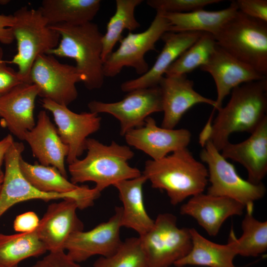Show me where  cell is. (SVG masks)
I'll list each match as a JSON object with an SVG mask.
<instances>
[{
    "label": "cell",
    "mask_w": 267,
    "mask_h": 267,
    "mask_svg": "<svg viewBox=\"0 0 267 267\" xmlns=\"http://www.w3.org/2000/svg\"><path fill=\"white\" fill-rule=\"evenodd\" d=\"M229 159L244 166L248 179L254 184L262 183L267 173V118L249 137L238 143H226L220 151Z\"/></svg>",
    "instance_id": "cell-22"
},
{
    "label": "cell",
    "mask_w": 267,
    "mask_h": 267,
    "mask_svg": "<svg viewBox=\"0 0 267 267\" xmlns=\"http://www.w3.org/2000/svg\"><path fill=\"white\" fill-rule=\"evenodd\" d=\"M31 267H84L71 259L64 251L49 252Z\"/></svg>",
    "instance_id": "cell-37"
},
{
    "label": "cell",
    "mask_w": 267,
    "mask_h": 267,
    "mask_svg": "<svg viewBox=\"0 0 267 267\" xmlns=\"http://www.w3.org/2000/svg\"><path fill=\"white\" fill-rule=\"evenodd\" d=\"M11 134H9L0 140V177L3 176L4 173L1 170V166L4 161L5 156L14 142Z\"/></svg>",
    "instance_id": "cell-40"
},
{
    "label": "cell",
    "mask_w": 267,
    "mask_h": 267,
    "mask_svg": "<svg viewBox=\"0 0 267 267\" xmlns=\"http://www.w3.org/2000/svg\"><path fill=\"white\" fill-rule=\"evenodd\" d=\"M87 154L68 166L71 181L74 184L87 181L95 183L101 192L110 185L142 175L137 168L129 165L134 152L127 145L113 141L105 145L98 140L88 138L86 142Z\"/></svg>",
    "instance_id": "cell-3"
},
{
    "label": "cell",
    "mask_w": 267,
    "mask_h": 267,
    "mask_svg": "<svg viewBox=\"0 0 267 267\" xmlns=\"http://www.w3.org/2000/svg\"><path fill=\"white\" fill-rule=\"evenodd\" d=\"M42 102L43 107L53 115L58 135L68 148V165L75 162L86 150L88 137L99 129L101 117L90 111L75 113L48 99H43Z\"/></svg>",
    "instance_id": "cell-14"
},
{
    "label": "cell",
    "mask_w": 267,
    "mask_h": 267,
    "mask_svg": "<svg viewBox=\"0 0 267 267\" xmlns=\"http://www.w3.org/2000/svg\"><path fill=\"white\" fill-rule=\"evenodd\" d=\"M60 35L58 45L46 54L73 59L78 71L84 76L85 87L92 90L104 83L102 38L98 25L92 22L73 26L66 24L49 25Z\"/></svg>",
    "instance_id": "cell-4"
},
{
    "label": "cell",
    "mask_w": 267,
    "mask_h": 267,
    "mask_svg": "<svg viewBox=\"0 0 267 267\" xmlns=\"http://www.w3.org/2000/svg\"><path fill=\"white\" fill-rule=\"evenodd\" d=\"M139 237L148 267H169L192 246L190 228L178 227L176 217L171 213L159 214L152 228Z\"/></svg>",
    "instance_id": "cell-8"
},
{
    "label": "cell",
    "mask_w": 267,
    "mask_h": 267,
    "mask_svg": "<svg viewBox=\"0 0 267 267\" xmlns=\"http://www.w3.org/2000/svg\"><path fill=\"white\" fill-rule=\"evenodd\" d=\"M78 206L71 199H62L50 204L36 229L37 233L49 252L65 251L69 237L83 230L84 224L77 215Z\"/></svg>",
    "instance_id": "cell-17"
},
{
    "label": "cell",
    "mask_w": 267,
    "mask_h": 267,
    "mask_svg": "<svg viewBox=\"0 0 267 267\" xmlns=\"http://www.w3.org/2000/svg\"><path fill=\"white\" fill-rule=\"evenodd\" d=\"M24 83L17 71L8 66L3 59V51L0 46V94Z\"/></svg>",
    "instance_id": "cell-36"
},
{
    "label": "cell",
    "mask_w": 267,
    "mask_h": 267,
    "mask_svg": "<svg viewBox=\"0 0 267 267\" xmlns=\"http://www.w3.org/2000/svg\"><path fill=\"white\" fill-rule=\"evenodd\" d=\"M241 222L242 235L237 238L231 229L228 238L237 255L257 257L267 250V222L260 221L253 216L254 207L245 208Z\"/></svg>",
    "instance_id": "cell-29"
},
{
    "label": "cell",
    "mask_w": 267,
    "mask_h": 267,
    "mask_svg": "<svg viewBox=\"0 0 267 267\" xmlns=\"http://www.w3.org/2000/svg\"><path fill=\"white\" fill-rule=\"evenodd\" d=\"M142 174L138 177L119 181L113 186L118 190L122 202V226L131 228L141 236L153 226L154 220L144 206L143 186L147 181Z\"/></svg>",
    "instance_id": "cell-24"
},
{
    "label": "cell",
    "mask_w": 267,
    "mask_h": 267,
    "mask_svg": "<svg viewBox=\"0 0 267 267\" xmlns=\"http://www.w3.org/2000/svg\"><path fill=\"white\" fill-rule=\"evenodd\" d=\"M24 150L22 142L14 141L5 156V172L0 191V218L16 204L34 199L47 202L71 199L80 210L93 205L98 193L94 188L87 185L79 186L66 193H46L36 188L24 178L20 169L19 159Z\"/></svg>",
    "instance_id": "cell-5"
},
{
    "label": "cell",
    "mask_w": 267,
    "mask_h": 267,
    "mask_svg": "<svg viewBox=\"0 0 267 267\" xmlns=\"http://www.w3.org/2000/svg\"><path fill=\"white\" fill-rule=\"evenodd\" d=\"M142 0H116V11L106 25V32L102 38L103 62L113 52L116 44L123 38L125 30L131 32L140 27L135 16V9Z\"/></svg>",
    "instance_id": "cell-30"
},
{
    "label": "cell",
    "mask_w": 267,
    "mask_h": 267,
    "mask_svg": "<svg viewBox=\"0 0 267 267\" xmlns=\"http://www.w3.org/2000/svg\"><path fill=\"white\" fill-rule=\"evenodd\" d=\"M267 78L236 87L226 106L218 110L207 140L220 152L232 134L254 132L267 118Z\"/></svg>",
    "instance_id": "cell-1"
},
{
    "label": "cell",
    "mask_w": 267,
    "mask_h": 267,
    "mask_svg": "<svg viewBox=\"0 0 267 267\" xmlns=\"http://www.w3.org/2000/svg\"><path fill=\"white\" fill-rule=\"evenodd\" d=\"M171 26L169 20L160 11L148 28L137 33L129 32L120 42L119 47L109 55L103 63L105 77H114L125 67L133 68L142 75L149 70L144 56L149 51L155 50V44Z\"/></svg>",
    "instance_id": "cell-10"
},
{
    "label": "cell",
    "mask_w": 267,
    "mask_h": 267,
    "mask_svg": "<svg viewBox=\"0 0 267 267\" xmlns=\"http://www.w3.org/2000/svg\"><path fill=\"white\" fill-rule=\"evenodd\" d=\"M4 176V175H3ZM3 176L0 177V191L2 183L3 181Z\"/></svg>",
    "instance_id": "cell-42"
},
{
    "label": "cell",
    "mask_w": 267,
    "mask_h": 267,
    "mask_svg": "<svg viewBox=\"0 0 267 267\" xmlns=\"http://www.w3.org/2000/svg\"><path fill=\"white\" fill-rule=\"evenodd\" d=\"M14 22L13 14H0V43L9 44L14 41L11 27Z\"/></svg>",
    "instance_id": "cell-39"
},
{
    "label": "cell",
    "mask_w": 267,
    "mask_h": 267,
    "mask_svg": "<svg viewBox=\"0 0 267 267\" xmlns=\"http://www.w3.org/2000/svg\"><path fill=\"white\" fill-rule=\"evenodd\" d=\"M245 206L230 198L204 194L192 196L180 209V213L194 218L210 235L216 236L229 217L243 214Z\"/></svg>",
    "instance_id": "cell-20"
},
{
    "label": "cell",
    "mask_w": 267,
    "mask_h": 267,
    "mask_svg": "<svg viewBox=\"0 0 267 267\" xmlns=\"http://www.w3.org/2000/svg\"><path fill=\"white\" fill-rule=\"evenodd\" d=\"M200 153V159L207 164L210 186L207 194L234 199L245 207L254 206L256 201L265 195L266 188L262 182L254 184L240 177L234 166L228 162L208 140Z\"/></svg>",
    "instance_id": "cell-9"
},
{
    "label": "cell",
    "mask_w": 267,
    "mask_h": 267,
    "mask_svg": "<svg viewBox=\"0 0 267 267\" xmlns=\"http://www.w3.org/2000/svg\"><path fill=\"white\" fill-rule=\"evenodd\" d=\"M221 0H148V6L156 11L166 13H186L203 9L208 5L219 3Z\"/></svg>",
    "instance_id": "cell-34"
},
{
    "label": "cell",
    "mask_w": 267,
    "mask_h": 267,
    "mask_svg": "<svg viewBox=\"0 0 267 267\" xmlns=\"http://www.w3.org/2000/svg\"><path fill=\"white\" fill-rule=\"evenodd\" d=\"M122 216V208L116 207L114 214L107 222L89 231L73 233L64 246L67 255L78 263L94 255L107 257L113 255L123 242L120 235Z\"/></svg>",
    "instance_id": "cell-13"
},
{
    "label": "cell",
    "mask_w": 267,
    "mask_h": 267,
    "mask_svg": "<svg viewBox=\"0 0 267 267\" xmlns=\"http://www.w3.org/2000/svg\"><path fill=\"white\" fill-rule=\"evenodd\" d=\"M203 33L167 32L164 33L161 38L164 43V46L153 66L140 77L123 83L121 85V90L128 92L136 89L159 86L169 67Z\"/></svg>",
    "instance_id": "cell-21"
},
{
    "label": "cell",
    "mask_w": 267,
    "mask_h": 267,
    "mask_svg": "<svg viewBox=\"0 0 267 267\" xmlns=\"http://www.w3.org/2000/svg\"><path fill=\"white\" fill-rule=\"evenodd\" d=\"M19 167L24 178L36 188L44 192L66 193L79 187L69 181L53 166L32 164L21 156Z\"/></svg>",
    "instance_id": "cell-31"
},
{
    "label": "cell",
    "mask_w": 267,
    "mask_h": 267,
    "mask_svg": "<svg viewBox=\"0 0 267 267\" xmlns=\"http://www.w3.org/2000/svg\"><path fill=\"white\" fill-rule=\"evenodd\" d=\"M237 11L238 8L233 0L227 8L216 11L201 9L181 13L160 11L171 24L168 32H201L215 36Z\"/></svg>",
    "instance_id": "cell-25"
},
{
    "label": "cell",
    "mask_w": 267,
    "mask_h": 267,
    "mask_svg": "<svg viewBox=\"0 0 267 267\" xmlns=\"http://www.w3.org/2000/svg\"><path fill=\"white\" fill-rule=\"evenodd\" d=\"M93 267H148V265L139 237H133L123 241L111 256L96 260Z\"/></svg>",
    "instance_id": "cell-33"
},
{
    "label": "cell",
    "mask_w": 267,
    "mask_h": 267,
    "mask_svg": "<svg viewBox=\"0 0 267 267\" xmlns=\"http://www.w3.org/2000/svg\"><path fill=\"white\" fill-rule=\"evenodd\" d=\"M160 88L164 117L161 127L174 129L185 112L199 103L215 107L216 101L206 97L194 89V83L186 75L164 76Z\"/></svg>",
    "instance_id": "cell-18"
},
{
    "label": "cell",
    "mask_w": 267,
    "mask_h": 267,
    "mask_svg": "<svg viewBox=\"0 0 267 267\" xmlns=\"http://www.w3.org/2000/svg\"><path fill=\"white\" fill-rule=\"evenodd\" d=\"M39 222L35 212H26L16 216L13 222V228L19 233L33 231L37 228Z\"/></svg>",
    "instance_id": "cell-38"
},
{
    "label": "cell",
    "mask_w": 267,
    "mask_h": 267,
    "mask_svg": "<svg viewBox=\"0 0 267 267\" xmlns=\"http://www.w3.org/2000/svg\"><path fill=\"white\" fill-rule=\"evenodd\" d=\"M214 36L203 32L169 67L165 76L186 75L205 64L217 46Z\"/></svg>",
    "instance_id": "cell-32"
},
{
    "label": "cell",
    "mask_w": 267,
    "mask_h": 267,
    "mask_svg": "<svg viewBox=\"0 0 267 267\" xmlns=\"http://www.w3.org/2000/svg\"><path fill=\"white\" fill-rule=\"evenodd\" d=\"M217 45L267 76V22L238 10L214 36Z\"/></svg>",
    "instance_id": "cell-6"
},
{
    "label": "cell",
    "mask_w": 267,
    "mask_h": 267,
    "mask_svg": "<svg viewBox=\"0 0 267 267\" xmlns=\"http://www.w3.org/2000/svg\"><path fill=\"white\" fill-rule=\"evenodd\" d=\"M190 230L192 248L184 257L174 264L176 267H237L233 264L237 254L230 241L224 245L217 244L204 237L195 228Z\"/></svg>",
    "instance_id": "cell-26"
},
{
    "label": "cell",
    "mask_w": 267,
    "mask_h": 267,
    "mask_svg": "<svg viewBox=\"0 0 267 267\" xmlns=\"http://www.w3.org/2000/svg\"><path fill=\"white\" fill-rule=\"evenodd\" d=\"M31 84L36 85L39 96L68 106L78 97L76 84L84 82V76L75 66L60 62L54 56L39 55L30 74Z\"/></svg>",
    "instance_id": "cell-11"
},
{
    "label": "cell",
    "mask_w": 267,
    "mask_h": 267,
    "mask_svg": "<svg viewBox=\"0 0 267 267\" xmlns=\"http://www.w3.org/2000/svg\"><path fill=\"white\" fill-rule=\"evenodd\" d=\"M24 140L29 144L40 164L56 168L67 178L65 161L68 148L44 110L39 112L35 127L25 134Z\"/></svg>",
    "instance_id": "cell-23"
},
{
    "label": "cell",
    "mask_w": 267,
    "mask_h": 267,
    "mask_svg": "<svg viewBox=\"0 0 267 267\" xmlns=\"http://www.w3.org/2000/svg\"><path fill=\"white\" fill-rule=\"evenodd\" d=\"M127 143L158 160L169 153L187 148L191 134L187 129H168L157 126L151 117L141 127L132 129L124 135Z\"/></svg>",
    "instance_id": "cell-15"
},
{
    "label": "cell",
    "mask_w": 267,
    "mask_h": 267,
    "mask_svg": "<svg viewBox=\"0 0 267 267\" xmlns=\"http://www.w3.org/2000/svg\"><path fill=\"white\" fill-rule=\"evenodd\" d=\"M200 69L209 73L215 81L217 96L214 108L218 111L222 107L224 98L234 88L244 83L267 78L218 45L208 61Z\"/></svg>",
    "instance_id": "cell-16"
},
{
    "label": "cell",
    "mask_w": 267,
    "mask_h": 267,
    "mask_svg": "<svg viewBox=\"0 0 267 267\" xmlns=\"http://www.w3.org/2000/svg\"><path fill=\"white\" fill-rule=\"evenodd\" d=\"M90 112L112 115L120 124V134L144 126L145 119L151 114L162 111V94L159 86L139 89L128 92L121 100L115 102L90 101Z\"/></svg>",
    "instance_id": "cell-12"
},
{
    "label": "cell",
    "mask_w": 267,
    "mask_h": 267,
    "mask_svg": "<svg viewBox=\"0 0 267 267\" xmlns=\"http://www.w3.org/2000/svg\"><path fill=\"white\" fill-rule=\"evenodd\" d=\"M14 22L12 29L17 43V53L11 63L17 65V72L25 83L31 84L30 74L37 57L58 44L60 35L49 25L38 8L24 6L13 14Z\"/></svg>",
    "instance_id": "cell-7"
},
{
    "label": "cell",
    "mask_w": 267,
    "mask_h": 267,
    "mask_svg": "<svg viewBox=\"0 0 267 267\" xmlns=\"http://www.w3.org/2000/svg\"><path fill=\"white\" fill-rule=\"evenodd\" d=\"M46 251L36 229L13 234L0 233V267H18L25 259L40 256Z\"/></svg>",
    "instance_id": "cell-28"
},
{
    "label": "cell",
    "mask_w": 267,
    "mask_h": 267,
    "mask_svg": "<svg viewBox=\"0 0 267 267\" xmlns=\"http://www.w3.org/2000/svg\"><path fill=\"white\" fill-rule=\"evenodd\" d=\"M8 0H0V5H4L9 2Z\"/></svg>",
    "instance_id": "cell-41"
},
{
    "label": "cell",
    "mask_w": 267,
    "mask_h": 267,
    "mask_svg": "<svg viewBox=\"0 0 267 267\" xmlns=\"http://www.w3.org/2000/svg\"></svg>",
    "instance_id": "cell-43"
},
{
    "label": "cell",
    "mask_w": 267,
    "mask_h": 267,
    "mask_svg": "<svg viewBox=\"0 0 267 267\" xmlns=\"http://www.w3.org/2000/svg\"><path fill=\"white\" fill-rule=\"evenodd\" d=\"M142 174L153 188L166 191L174 206L203 193L208 182L207 169L187 148L158 160H147Z\"/></svg>",
    "instance_id": "cell-2"
},
{
    "label": "cell",
    "mask_w": 267,
    "mask_h": 267,
    "mask_svg": "<svg viewBox=\"0 0 267 267\" xmlns=\"http://www.w3.org/2000/svg\"><path fill=\"white\" fill-rule=\"evenodd\" d=\"M238 10L255 19L267 22V0H236Z\"/></svg>",
    "instance_id": "cell-35"
},
{
    "label": "cell",
    "mask_w": 267,
    "mask_h": 267,
    "mask_svg": "<svg viewBox=\"0 0 267 267\" xmlns=\"http://www.w3.org/2000/svg\"><path fill=\"white\" fill-rule=\"evenodd\" d=\"M38 96L37 86L25 83L0 94L1 124L21 140L36 125L34 111Z\"/></svg>",
    "instance_id": "cell-19"
},
{
    "label": "cell",
    "mask_w": 267,
    "mask_h": 267,
    "mask_svg": "<svg viewBox=\"0 0 267 267\" xmlns=\"http://www.w3.org/2000/svg\"><path fill=\"white\" fill-rule=\"evenodd\" d=\"M100 3V0H44L39 9L49 25L78 26L91 22Z\"/></svg>",
    "instance_id": "cell-27"
}]
</instances>
